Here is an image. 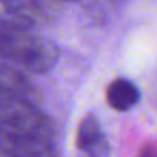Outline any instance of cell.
Returning <instances> with one entry per match:
<instances>
[{
    "label": "cell",
    "mask_w": 157,
    "mask_h": 157,
    "mask_svg": "<svg viewBox=\"0 0 157 157\" xmlns=\"http://www.w3.org/2000/svg\"><path fill=\"white\" fill-rule=\"evenodd\" d=\"M75 145H77L78 151H82L85 154H90L96 149H100V148L109 145L106 136L102 131L99 120L93 114H88L86 117L82 119L80 125L77 128Z\"/></svg>",
    "instance_id": "cell-4"
},
{
    "label": "cell",
    "mask_w": 157,
    "mask_h": 157,
    "mask_svg": "<svg viewBox=\"0 0 157 157\" xmlns=\"http://www.w3.org/2000/svg\"><path fill=\"white\" fill-rule=\"evenodd\" d=\"M137 157H157V143H146L139 151Z\"/></svg>",
    "instance_id": "cell-7"
},
{
    "label": "cell",
    "mask_w": 157,
    "mask_h": 157,
    "mask_svg": "<svg viewBox=\"0 0 157 157\" xmlns=\"http://www.w3.org/2000/svg\"><path fill=\"white\" fill-rule=\"evenodd\" d=\"M140 93L137 86L126 78H116L108 85L106 102L116 111H128L137 105Z\"/></svg>",
    "instance_id": "cell-5"
},
{
    "label": "cell",
    "mask_w": 157,
    "mask_h": 157,
    "mask_svg": "<svg viewBox=\"0 0 157 157\" xmlns=\"http://www.w3.org/2000/svg\"><path fill=\"white\" fill-rule=\"evenodd\" d=\"M0 90L22 106L39 109L42 105V94L37 86L22 69L13 65L0 63Z\"/></svg>",
    "instance_id": "cell-2"
},
{
    "label": "cell",
    "mask_w": 157,
    "mask_h": 157,
    "mask_svg": "<svg viewBox=\"0 0 157 157\" xmlns=\"http://www.w3.org/2000/svg\"><path fill=\"white\" fill-rule=\"evenodd\" d=\"M0 3L20 20L31 23L49 22L57 11L54 0H0Z\"/></svg>",
    "instance_id": "cell-3"
},
{
    "label": "cell",
    "mask_w": 157,
    "mask_h": 157,
    "mask_svg": "<svg viewBox=\"0 0 157 157\" xmlns=\"http://www.w3.org/2000/svg\"><path fill=\"white\" fill-rule=\"evenodd\" d=\"M63 2H75V0H63Z\"/></svg>",
    "instance_id": "cell-8"
},
{
    "label": "cell",
    "mask_w": 157,
    "mask_h": 157,
    "mask_svg": "<svg viewBox=\"0 0 157 157\" xmlns=\"http://www.w3.org/2000/svg\"><path fill=\"white\" fill-rule=\"evenodd\" d=\"M17 106H22V105L16 103L13 99H10L2 90H0V114L5 113V111H10V109H13V108H17ZM26 108H28V106H26Z\"/></svg>",
    "instance_id": "cell-6"
},
{
    "label": "cell",
    "mask_w": 157,
    "mask_h": 157,
    "mask_svg": "<svg viewBox=\"0 0 157 157\" xmlns=\"http://www.w3.org/2000/svg\"><path fill=\"white\" fill-rule=\"evenodd\" d=\"M0 56L22 71L43 74L59 60V48L23 25L0 20Z\"/></svg>",
    "instance_id": "cell-1"
}]
</instances>
